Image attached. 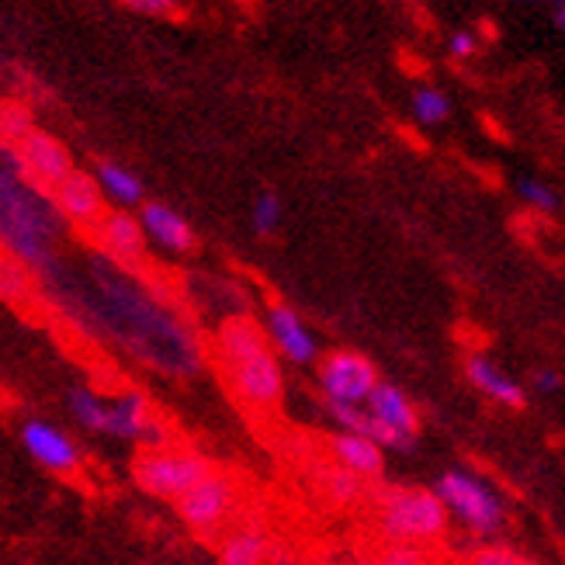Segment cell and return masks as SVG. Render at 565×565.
I'll use <instances>...</instances> for the list:
<instances>
[{
    "label": "cell",
    "instance_id": "obj_1",
    "mask_svg": "<svg viewBox=\"0 0 565 565\" xmlns=\"http://www.w3.org/2000/svg\"><path fill=\"white\" fill-rule=\"evenodd\" d=\"M56 218L60 212L45 199L11 153V146H0V243L24 264H49L56 243Z\"/></svg>",
    "mask_w": 565,
    "mask_h": 565
},
{
    "label": "cell",
    "instance_id": "obj_2",
    "mask_svg": "<svg viewBox=\"0 0 565 565\" xmlns=\"http://www.w3.org/2000/svg\"><path fill=\"white\" fill-rule=\"evenodd\" d=\"M379 527L388 545H427L448 531V510L434 489L392 486L379 497Z\"/></svg>",
    "mask_w": 565,
    "mask_h": 565
},
{
    "label": "cell",
    "instance_id": "obj_3",
    "mask_svg": "<svg viewBox=\"0 0 565 565\" xmlns=\"http://www.w3.org/2000/svg\"><path fill=\"white\" fill-rule=\"evenodd\" d=\"M209 472H215V465L199 455V451H174V448H146L132 461V479L142 493H150L157 500L178 503L184 493H191Z\"/></svg>",
    "mask_w": 565,
    "mask_h": 565
},
{
    "label": "cell",
    "instance_id": "obj_4",
    "mask_svg": "<svg viewBox=\"0 0 565 565\" xmlns=\"http://www.w3.org/2000/svg\"><path fill=\"white\" fill-rule=\"evenodd\" d=\"M434 497L445 503L448 518H458L469 531L476 534H497L507 521L503 500L489 489L479 476L461 472V469H448L437 479Z\"/></svg>",
    "mask_w": 565,
    "mask_h": 565
},
{
    "label": "cell",
    "instance_id": "obj_5",
    "mask_svg": "<svg viewBox=\"0 0 565 565\" xmlns=\"http://www.w3.org/2000/svg\"><path fill=\"white\" fill-rule=\"evenodd\" d=\"M319 385H323L327 399L337 406H364V399L379 385V372L358 351H333L319 364Z\"/></svg>",
    "mask_w": 565,
    "mask_h": 565
},
{
    "label": "cell",
    "instance_id": "obj_6",
    "mask_svg": "<svg viewBox=\"0 0 565 565\" xmlns=\"http://www.w3.org/2000/svg\"><path fill=\"white\" fill-rule=\"evenodd\" d=\"M233 507H236V486L223 472H209L191 493L178 500L181 521L199 534H215L230 521Z\"/></svg>",
    "mask_w": 565,
    "mask_h": 565
},
{
    "label": "cell",
    "instance_id": "obj_7",
    "mask_svg": "<svg viewBox=\"0 0 565 565\" xmlns=\"http://www.w3.org/2000/svg\"><path fill=\"white\" fill-rule=\"evenodd\" d=\"M11 153L21 167V174L39 191H53L73 170V157L66 146L53 132H42V129H32L21 142H14Z\"/></svg>",
    "mask_w": 565,
    "mask_h": 565
},
{
    "label": "cell",
    "instance_id": "obj_8",
    "mask_svg": "<svg viewBox=\"0 0 565 565\" xmlns=\"http://www.w3.org/2000/svg\"><path fill=\"white\" fill-rule=\"evenodd\" d=\"M230 385L236 396L254 409H275L285 399V379L275 351H264L250 361L230 367Z\"/></svg>",
    "mask_w": 565,
    "mask_h": 565
},
{
    "label": "cell",
    "instance_id": "obj_9",
    "mask_svg": "<svg viewBox=\"0 0 565 565\" xmlns=\"http://www.w3.org/2000/svg\"><path fill=\"white\" fill-rule=\"evenodd\" d=\"M49 202H53L60 218H70L73 226H84V230H97V223H102L108 212V202L102 188H97L94 174H84L77 167L49 191Z\"/></svg>",
    "mask_w": 565,
    "mask_h": 565
},
{
    "label": "cell",
    "instance_id": "obj_10",
    "mask_svg": "<svg viewBox=\"0 0 565 565\" xmlns=\"http://www.w3.org/2000/svg\"><path fill=\"white\" fill-rule=\"evenodd\" d=\"M21 440H24V448H29V455L45 465L49 472H56V476H73L81 469V451L77 445L63 434L56 430L53 424H45V420H29L21 427Z\"/></svg>",
    "mask_w": 565,
    "mask_h": 565
},
{
    "label": "cell",
    "instance_id": "obj_11",
    "mask_svg": "<svg viewBox=\"0 0 565 565\" xmlns=\"http://www.w3.org/2000/svg\"><path fill=\"white\" fill-rule=\"evenodd\" d=\"M264 333H267V343H275V348L291 364H309V361H316V340L306 330L302 316L295 312L291 306L275 302L271 312H267V330Z\"/></svg>",
    "mask_w": 565,
    "mask_h": 565
},
{
    "label": "cell",
    "instance_id": "obj_12",
    "mask_svg": "<svg viewBox=\"0 0 565 565\" xmlns=\"http://www.w3.org/2000/svg\"><path fill=\"white\" fill-rule=\"evenodd\" d=\"M364 413L372 416V420H379L382 427L396 430L406 440H416V434H420V413L413 409V403L406 399V392L396 388V385L379 382L372 388V396L364 399Z\"/></svg>",
    "mask_w": 565,
    "mask_h": 565
},
{
    "label": "cell",
    "instance_id": "obj_13",
    "mask_svg": "<svg viewBox=\"0 0 565 565\" xmlns=\"http://www.w3.org/2000/svg\"><path fill=\"white\" fill-rule=\"evenodd\" d=\"M97 239L108 257H115L118 264H139L146 257V236L142 226L132 212H105V218L97 223Z\"/></svg>",
    "mask_w": 565,
    "mask_h": 565
},
{
    "label": "cell",
    "instance_id": "obj_14",
    "mask_svg": "<svg viewBox=\"0 0 565 565\" xmlns=\"http://www.w3.org/2000/svg\"><path fill=\"white\" fill-rule=\"evenodd\" d=\"M139 226H142V236L160 243L163 250H174V254H188L194 247V230L188 218L170 209L163 202H146L142 205V215H139Z\"/></svg>",
    "mask_w": 565,
    "mask_h": 565
},
{
    "label": "cell",
    "instance_id": "obj_15",
    "mask_svg": "<svg viewBox=\"0 0 565 565\" xmlns=\"http://www.w3.org/2000/svg\"><path fill=\"white\" fill-rule=\"evenodd\" d=\"M215 348H218V354H223L226 367H233L239 361H250L264 351H271V343H267V333L254 323L250 316H230L215 333Z\"/></svg>",
    "mask_w": 565,
    "mask_h": 565
},
{
    "label": "cell",
    "instance_id": "obj_16",
    "mask_svg": "<svg viewBox=\"0 0 565 565\" xmlns=\"http://www.w3.org/2000/svg\"><path fill=\"white\" fill-rule=\"evenodd\" d=\"M108 434L126 437V440H160L157 420L150 413L142 392H126L121 399L108 403Z\"/></svg>",
    "mask_w": 565,
    "mask_h": 565
},
{
    "label": "cell",
    "instance_id": "obj_17",
    "mask_svg": "<svg viewBox=\"0 0 565 565\" xmlns=\"http://www.w3.org/2000/svg\"><path fill=\"white\" fill-rule=\"evenodd\" d=\"M465 372H469V382L479 392H486L489 399H497L500 406H510V409H524V403H527L524 385L518 379H510L500 364H493L482 354H472L469 361H465Z\"/></svg>",
    "mask_w": 565,
    "mask_h": 565
},
{
    "label": "cell",
    "instance_id": "obj_18",
    "mask_svg": "<svg viewBox=\"0 0 565 565\" xmlns=\"http://www.w3.org/2000/svg\"><path fill=\"white\" fill-rule=\"evenodd\" d=\"M330 451H333V461L340 465V469H348V472H354L358 479H379L382 476V469H385V455H382V448L379 445H372L367 437H361V434H337L333 440H330Z\"/></svg>",
    "mask_w": 565,
    "mask_h": 565
},
{
    "label": "cell",
    "instance_id": "obj_19",
    "mask_svg": "<svg viewBox=\"0 0 565 565\" xmlns=\"http://www.w3.org/2000/svg\"><path fill=\"white\" fill-rule=\"evenodd\" d=\"M267 555H271V534L260 524H243L230 531L223 548H218L223 565H267Z\"/></svg>",
    "mask_w": 565,
    "mask_h": 565
},
{
    "label": "cell",
    "instance_id": "obj_20",
    "mask_svg": "<svg viewBox=\"0 0 565 565\" xmlns=\"http://www.w3.org/2000/svg\"><path fill=\"white\" fill-rule=\"evenodd\" d=\"M94 181H97V188H102L105 202L121 205V212L132 209V205H139V202H142V194H146L142 178H136L129 167H121V163H115V160H105L102 167H97Z\"/></svg>",
    "mask_w": 565,
    "mask_h": 565
},
{
    "label": "cell",
    "instance_id": "obj_21",
    "mask_svg": "<svg viewBox=\"0 0 565 565\" xmlns=\"http://www.w3.org/2000/svg\"><path fill=\"white\" fill-rule=\"evenodd\" d=\"M312 482H316L319 493H323L337 507H351V503H358L364 497V479H358L348 469H340L337 461L316 465V469H312Z\"/></svg>",
    "mask_w": 565,
    "mask_h": 565
},
{
    "label": "cell",
    "instance_id": "obj_22",
    "mask_svg": "<svg viewBox=\"0 0 565 565\" xmlns=\"http://www.w3.org/2000/svg\"><path fill=\"white\" fill-rule=\"evenodd\" d=\"M35 299V278L32 267L18 260L14 254L0 250V302L8 306H29Z\"/></svg>",
    "mask_w": 565,
    "mask_h": 565
},
{
    "label": "cell",
    "instance_id": "obj_23",
    "mask_svg": "<svg viewBox=\"0 0 565 565\" xmlns=\"http://www.w3.org/2000/svg\"><path fill=\"white\" fill-rule=\"evenodd\" d=\"M409 108H413V118L420 121V126H440V121L451 118V97L440 90V87H416L413 97H409Z\"/></svg>",
    "mask_w": 565,
    "mask_h": 565
},
{
    "label": "cell",
    "instance_id": "obj_24",
    "mask_svg": "<svg viewBox=\"0 0 565 565\" xmlns=\"http://www.w3.org/2000/svg\"><path fill=\"white\" fill-rule=\"evenodd\" d=\"M70 413L77 416L81 427L108 434V403L102 396H94L90 388H73L70 392Z\"/></svg>",
    "mask_w": 565,
    "mask_h": 565
},
{
    "label": "cell",
    "instance_id": "obj_25",
    "mask_svg": "<svg viewBox=\"0 0 565 565\" xmlns=\"http://www.w3.org/2000/svg\"><path fill=\"white\" fill-rule=\"evenodd\" d=\"M32 129H35V118H32L29 108L18 105V102L0 105V146H14V142H21Z\"/></svg>",
    "mask_w": 565,
    "mask_h": 565
},
{
    "label": "cell",
    "instance_id": "obj_26",
    "mask_svg": "<svg viewBox=\"0 0 565 565\" xmlns=\"http://www.w3.org/2000/svg\"><path fill=\"white\" fill-rule=\"evenodd\" d=\"M281 226V199L275 191H260L257 202H254V230L260 236L275 233Z\"/></svg>",
    "mask_w": 565,
    "mask_h": 565
},
{
    "label": "cell",
    "instance_id": "obj_27",
    "mask_svg": "<svg viewBox=\"0 0 565 565\" xmlns=\"http://www.w3.org/2000/svg\"><path fill=\"white\" fill-rule=\"evenodd\" d=\"M518 194L537 212H545V215H555L558 212V194L545 184V181H534V178H521L518 181Z\"/></svg>",
    "mask_w": 565,
    "mask_h": 565
},
{
    "label": "cell",
    "instance_id": "obj_28",
    "mask_svg": "<svg viewBox=\"0 0 565 565\" xmlns=\"http://www.w3.org/2000/svg\"><path fill=\"white\" fill-rule=\"evenodd\" d=\"M469 565H537L531 558H524L521 552H513V548H503V545H489V548H479Z\"/></svg>",
    "mask_w": 565,
    "mask_h": 565
},
{
    "label": "cell",
    "instance_id": "obj_29",
    "mask_svg": "<svg viewBox=\"0 0 565 565\" xmlns=\"http://www.w3.org/2000/svg\"><path fill=\"white\" fill-rule=\"evenodd\" d=\"M427 552L420 545H388L372 565H427Z\"/></svg>",
    "mask_w": 565,
    "mask_h": 565
},
{
    "label": "cell",
    "instance_id": "obj_30",
    "mask_svg": "<svg viewBox=\"0 0 565 565\" xmlns=\"http://www.w3.org/2000/svg\"><path fill=\"white\" fill-rule=\"evenodd\" d=\"M330 413H333V420L343 427V434H361L364 437V430H367L364 406H337V403H330Z\"/></svg>",
    "mask_w": 565,
    "mask_h": 565
},
{
    "label": "cell",
    "instance_id": "obj_31",
    "mask_svg": "<svg viewBox=\"0 0 565 565\" xmlns=\"http://www.w3.org/2000/svg\"><path fill=\"white\" fill-rule=\"evenodd\" d=\"M476 49H479V39H476V32H469V29H458V32L448 35V53H451L455 60H469V56H476Z\"/></svg>",
    "mask_w": 565,
    "mask_h": 565
},
{
    "label": "cell",
    "instance_id": "obj_32",
    "mask_svg": "<svg viewBox=\"0 0 565 565\" xmlns=\"http://www.w3.org/2000/svg\"><path fill=\"white\" fill-rule=\"evenodd\" d=\"M121 4L139 14H170L178 8V0H121Z\"/></svg>",
    "mask_w": 565,
    "mask_h": 565
},
{
    "label": "cell",
    "instance_id": "obj_33",
    "mask_svg": "<svg viewBox=\"0 0 565 565\" xmlns=\"http://www.w3.org/2000/svg\"><path fill=\"white\" fill-rule=\"evenodd\" d=\"M534 388L542 392V396H552V392L562 388V375L555 372V367H542V372L534 375Z\"/></svg>",
    "mask_w": 565,
    "mask_h": 565
},
{
    "label": "cell",
    "instance_id": "obj_34",
    "mask_svg": "<svg viewBox=\"0 0 565 565\" xmlns=\"http://www.w3.org/2000/svg\"><path fill=\"white\" fill-rule=\"evenodd\" d=\"M552 21H555V29H558V32L565 29V4H562V0H555V8H552Z\"/></svg>",
    "mask_w": 565,
    "mask_h": 565
},
{
    "label": "cell",
    "instance_id": "obj_35",
    "mask_svg": "<svg viewBox=\"0 0 565 565\" xmlns=\"http://www.w3.org/2000/svg\"><path fill=\"white\" fill-rule=\"evenodd\" d=\"M427 565H437V562H427Z\"/></svg>",
    "mask_w": 565,
    "mask_h": 565
},
{
    "label": "cell",
    "instance_id": "obj_36",
    "mask_svg": "<svg viewBox=\"0 0 565 565\" xmlns=\"http://www.w3.org/2000/svg\"><path fill=\"white\" fill-rule=\"evenodd\" d=\"M527 4H531V0H527Z\"/></svg>",
    "mask_w": 565,
    "mask_h": 565
}]
</instances>
